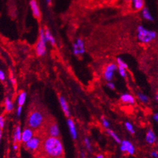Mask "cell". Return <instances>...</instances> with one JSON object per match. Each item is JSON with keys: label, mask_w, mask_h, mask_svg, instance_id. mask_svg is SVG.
<instances>
[{"label": "cell", "mask_w": 158, "mask_h": 158, "mask_svg": "<svg viewBox=\"0 0 158 158\" xmlns=\"http://www.w3.org/2000/svg\"><path fill=\"white\" fill-rule=\"evenodd\" d=\"M45 30V38H46L47 42H48L52 46H54L56 45V39L54 38L53 35L51 33L50 30L46 27V28L44 29Z\"/></svg>", "instance_id": "cell-17"}, {"label": "cell", "mask_w": 158, "mask_h": 158, "mask_svg": "<svg viewBox=\"0 0 158 158\" xmlns=\"http://www.w3.org/2000/svg\"><path fill=\"white\" fill-rule=\"evenodd\" d=\"M124 1H125V2H130V0H124Z\"/></svg>", "instance_id": "cell-42"}, {"label": "cell", "mask_w": 158, "mask_h": 158, "mask_svg": "<svg viewBox=\"0 0 158 158\" xmlns=\"http://www.w3.org/2000/svg\"><path fill=\"white\" fill-rule=\"evenodd\" d=\"M120 150L123 152L128 153L129 155H134L135 148L134 144L129 140H123L120 143Z\"/></svg>", "instance_id": "cell-7"}, {"label": "cell", "mask_w": 158, "mask_h": 158, "mask_svg": "<svg viewBox=\"0 0 158 158\" xmlns=\"http://www.w3.org/2000/svg\"><path fill=\"white\" fill-rule=\"evenodd\" d=\"M25 144V147L30 151H36L41 145V139L38 137H33Z\"/></svg>", "instance_id": "cell-8"}, {"label": "cell", "mask_w": 158, "mask_h": 158, "mask_svg": "<svg viewBox=\"0 0 158 158\" xmlns=\"http://www.w3.org/2000/svg\"><path fill=\"white\" fill-rule=\"evenodd\" d=\"M125 128L126 129V130L128 131V132L131 134H135V129L133 125L130 123L129 121H126L125 123Z\"/></svg>", "instance_id": "cell-23"}, {"label": "cell", "mask_w": 158, "mask_h": 158, "mask_svg": "<svg viewBox=\"0 0 158 158\" xmlns=\"http://www.w3.org/2000/svg\"><path fill=\"white\" fill-rule=\"evenodd\" d=\"M34 137V132L30 128H26L23 130L21 134V141L26 143Z\"/></svg>", "instance_id": "cell-9"}, {"label": "cell", "mask_w": 158, "mask_h": 158, "mask_svg": "<svg viewBox=\"0 0 158 158\" xmlns=\"http://www.w3.org/2000/svg\"><path fill=\"white\" fill-rule=\"evenodd\" d=\"M6 79V74L2 70H0V81H3Z\"/></svg>", "instance_id": "cell-30"}, {"label": "cell", "mask_w": 158, "mask_h": 158, "mask_svg": "<svg viewBox=\"0 0 158 158\" xmlns=\"http://www.w3.org/2000/svg\"><path fill=\"white\" fill-rule=\"evenodd\" d=\"M4 125H5V119L3 118V117L1 116H0V127L3 129Z\"/></svg>", "instance_id": "cell-33"}, {"label": "cell", "mask_w": 158, "mask_h": 158, "mask_svg": "<svg viewBox=\"0 0 158 158\" xmlns=\"http://www.w3.org/2000/svg\"><path fill=\"white\" fill-rule=\"evenodd\" d=\"M67 125L69 126L70 133L71 135V137L73 139H76L78 137V133H77V130L76 128L75 124L74 123L73 120L70 118L67 119Z\"/></svg>", "instance_id": "cell-15"}, {"label": "cell", "mask_w": 158, "mask_h": 158, "mask_svg": "<svg viewBox=\"0 0 158 158\" xmlns=\"http://www.w3.org/2000/svg\"><path fill=\"white\" fill-rule=\"evenodd\" d=\"M107 133L110 135V136L114 140V141L117 143H121V139L119 138V137L118 136V135H117V134L114 132V131H113L111 129H107Z\"/></svg>", "instance_id": "cell-20"}, {"label": "cell", "mask_w": 158, "mask_h": 158, "mask_svg": "<svg viewBox=\"0 0 158 158\" xmlns=\"http://www.w3.org/2000/svg\"><path fill=\"white\" fill-rule=\"evenodd\" d=\"M155 99H156V101H158V93H157L155 95Z\"/></svg>", "instance_id": "cell-40"}, {"label": "cell", "mask_w": 158, "mask_h": 158, "mask_svg": "<svg viewBox=\"0 0 158 158\" xmlns=\"http://www.w3.org/2000/svg\"><path fill=\"white\" fill-rule=\"evenodd\" d=\"M29 4L31 11L33 12L34 17L36 18H39L41 17V11L37 1L36 0H30Z\"/></svg>", "instance_id": "cell-10"}, {"label": "cell", "mask_w": 158, "mask_h": 158, "mask_svg": "<svg viewBox=\"0 0 158 158\" xmlns=\"http://www.w3.org/2000/svg\"><path fill=\"white\" fill-rule=\"evenodd\" d=\"M14 158H16V157H14Z\"/></svg>", "instance_id": "cell-44"}, {"label": "cell", "mask_w": 158, "mask_h": 158, "mask_svg": "<svg viewBox=\"0 0 158 158\" xmlns=\"http://www.w3.org/2000/svg\"><path fill=\"white\" fill-rule=\"evenodd\" d=\"M131 7L135 11H142L144 7V0H130Z\"/></svg>", "instance_id": "cell-16"}, {"label": "cell", "mask_w": 158, "mask_h": 158, "mask_svg": "<svg viewBox=\"0 0 158 158\" xmlns=\"http://www.w3.org/2000/svg\"><path fill=\"white\" fill-rule=\"evenodd\" d=\"M117 64L114 63H110L108 65H106L105 67V69L103 71V77L107 82L108 81H112L113 78L114 76L115 72L117 70Z\"/></svg>", "instance_id": "cell-5"}, {"label": "cell", "mask_w": 158, "mask_h": 158, "mask_svg": "<svg viewBox=\"0 0 158 158\" xmlns=\"http://www.w3.org/2000/svg\"><path fill=\"white\" fill-rule=\"evenodd\" d=\"M47 158H54V157H47Z\"/></svg>", "instance_id": "cell-43"}, {"label": "cell", "mask_w": 158, "mask_h": 158, "mask_svg": "<svg viewBox=\"0 0 158 158\" xmlns=\"http://www.w3.org/2000/svg\"><path fill=\"white\" fill-rule=\"evenodd\" d=\"M120 100L123 103L133 105L135 102V99L132 94L129 93H123L121 95Z\"/></svg>", "instance_id": "cell-12"}, {"label": "cell", "mask_w": 158, "mask_h": 158, "mask_svg": "<svg viewBox=\"0 0 158 158\" xmlns=\"http://www.w3.org/2000/svg\"><path fill=\"white\" fill-rule=\"evenodd\" d=\"M45 2H46L47 5L48 6H51L52 5V0H45Z\"/></svg>", "instance_id": "cell-35"}, {"label": "cell", "mask_w": 158, "mask_h": 158, "mask_svg": "<svg viewBox=\"0 0 158 158\" xmlns=\"http://www.w3.org/2000/svg\"><path fill=\"white\" fill-rule=\"evenodd\" d=\"M96 158H104V157L102 154H99L96 156Z\"/></svg>", "instance_id": "cell-39"}, {"label": "cell", "mask_w": 158, "mask_h": 158, "mask_svg": "<svg viewBox=\"0 0 158 158\" xmlns=\"http://www.w3.org/2000/svg\"><path fill=\"white\" fill-rule=\"evenodd\" d=\"M21 134H22V132H21L20 126H17L16 129V131H15V133H14V135L16 136L17 142L21 141Z\"/></svg>", "instance_id": "cell-25"}, {"label": "cell", "mask_w": 158, "mask_h": 158, "mask_svg": "<svg viewBox=\"0 0 158 158\" xmlns=\"http://www.w3.org/2000/svg\"><path fill=\"white\" fill-rule=\"evenodd\" d=\"M138 98L139 99V100L143 103H147L149 101V98L147 96V95L144 94L143 93L139 92L138 93Z\"/></svg>", "instance_id": "cell-24"}, {"label": "cell", "mask_w": 158, "mask_h": 158, "mask_svg": "<svg viewBox=\"0 0 158 158\" xmlns=\"http://www.w3.org/2000/svg\"><path fill=\"white\" fill-rule=\"evenodd\" d=\"M73 53L74 55L79 56L85 52V43L83 40L81 38H78L73 43Z\"/></svg>", "instance_id": "cell-6"}, {"label": "cell", "mask_w": 158, "mask_h": 158, "mask_svg": "<svg viewBox=\"0 0 158 158\" xmlns=\"http://www.w3.org/2000/svg\"><path fill=\"white\" fill-rule=\"evenodd\" d=\"M44 122V116L39 111H34L30 113L27 123L32 129H37L42 126Z\"/></svg>", "instance_id": "cell-3"}, {"label": "cell", "mask_w": 158, "mask_h": 158, "mask_svg": "<svg viewBox=\"0 0 158 158\" xmlns=\"http://www.w3.org/2000/svg\"><path fill=\"white\" fill-rule=\"evenodd\" d=\"M1 138H2V128L0 127V140H1Z\"/></svg>", "instance_id": "cell-41"}, {"label": "cell", "mask_w": 158, "mask_h": 158, "mask_svg": "<svg viewBox=\"0 0 158 158\" xmlns=\"http://www.w3.org/2000/svg\"><path fill=\"white\" fill-rule=\"evenodd\" d=\"M107 87L111 90H114L116 88L114 83L112 82V81H108V82L107 83Z\"/></svg>", "instance_id": "cell-29"}, {"label": "cell", "mask_w": 158, "mask_h": 158, "mask_svg": "<svg viewBox=\"0 0 158 158\" xmlns=\"http://www.w3.org/2000/svg\"><path fill=\"white\" fill-rule=\"evenodd\" d=\"M81 158H85V153L84 152H81Z\"/></svg>", "instance_id": "cell-38"}, {"label": "cell", "mask_w": 158, "mask_h": 158, "mask_svg": "<svg viewBox=\"0 0 158 158\" xmlns=\"http://www.w3.org/2000/svg\"><path fill=\"white\" fill-rule=\"evenodd\" d=\"M47 40L45 36V30L40 28L39 38L36 46V53L39 57L44 56L47 53Z\"/></svg>", "instance_id": "cell-4"}, {"label": "cell", "mask_w": 158, "mask_h": 158, "mask_svg": "<svg viewBox=\"0 0 158 158\" xmlns=\"http://www.w3.org/2000/svg\"><path fill=\"white\" fill-rule=\"evenodd\" d=\"M13 148H14V150H17V148H18V146H17V144H14Z\"/></svg>", "instance_id": "cell-37"}, {"label": "cell", "mask_w": 158, "mask_h": 158, "mask_svg": "<svg viewBox=\"0 0 158 158\" xmlns=\"http://www.w3.org/2000/svg\"><path fill=\"white\" fill-rule=\"evenodd\" d=\"M59 101H60V106L61 107V109L64 113V114L67 117H69L70 116V109L69 105L66 101L65 98L63 96H60L59 98Z\"/></svg>", "instance_id": "cell-11"}, {"label": "cell", "mask_w": 158, "mask_h": 158, "mask_svg": "<svg viewBox=\"0 0 158 158\" xmlns=\"http://www.w3.org/2000/svg\"><path fill=\"white\" fill-rule=\"evenodd\" d=\"M22 112V107L21 106H18L17 110H16V114L17 117H20Z\"/></svg>", "instance_id": "cell-31"}, {"label": "cell", "mask_w": 158, "mask_h": 158, "mask_svg": "<svg viewBox=\"0 0 158 158\" xmlns=\"http://www.w3.org/2000/svg\"><path fill=\"white\" fill-rule=\"evenodd\" d=\"M84 143H85V147H87V148L89 151H92V145H91V143H90V140L88 138H85L84 139Z\"/></svg>", "instance_id": "cell-27"}, {"label": "cell", "mask_w": 158, "mask_h": 158, "mask_svg": "<svg viewBox=\"0 0 158 158\" xmlns=\"http://www.w3.org/2000/svg\"><path fill=\"white\" fill-rule=\"evenodd\" d=\"M153 119L156 122H158V112L153 115Z\"/></svg>", "instance_id": "cell-34"}, {"label": "cell", "mask_w": 158, "mask_h": 158, "mask_svg": "<svg viewBox=\"0 0 158 158\" xmlns=\"http://www.w3.org/2000/svg\"><path fill=\"white\" fill-rule=\"evenodd\" d=\"M157 34L155 31L147 29L142 25L138 26L137 29V38L139 42L149 43L156 38Z\"/></svg>", "instance_id": "cell-2"}, {"label": "cell", "mask_w": 158, "mask_h": 158, "mask_svg": "<svg viewBox=\"0 0 158 158\" xmlns=\"http://www.w3.org/2000/svg\"><path fill=\"white\" fill-rule=\"evenodd\" d=\"M43 150L48 157L60 158L63 155L64 148L61 140L58 138L49 136L44 140Z\"/></svg>", "instance_id": "cell-1"}, {"label": "cell", "mask_w": 158, "mask_h": 158, "mask_svg": "<svg viewBox=\"0 0 158 158\" xmlns=\"http://www.w3.org/2000/svg\"><path fill=\"white\" fill-rule=\"evenodd\" d=\"M142 16L144 20L149 21H153V17L150 14V11L147 7H144L142 10Z\"/></svg>", "instance_id": "cell-18"}, {"label": "cell", "mask_w": 158, "mask_h": 158, "mask_svg": "<svg viewBox=\"0 0 158 158\" xmlns=\"http://www.w3.org/2000/svg\"><path fill=\"white\" fill-rule=\"evenodd\" d=\"M101 123H102V125L103 126L105 127V129H108V128L110 127V123L109 121H108L106 118H105L104 117H102L101 118Z\"/></svg>", "instance_id": "cell-28"}, {"label": "cell", "mask_w": 158, "mask_h": 158, "mask_svg": "<svg viewBox=\"0 0 158 158\" xmlns=\"http://www.w3.org/2000/svg\"><path fill=\"white\" fill-rule=\"evenodd\" d=\"M11 81L13 85H15V83H16V79H15L14 78H11Z\"/></svg>", "instance_id": "cell-36"}, {"label": "cell", "mask_w": 158, "mask_h": 158, "mask_svg": "<svg viewBox=\"0 0 158 158\" xmlns=\"http://www.w3.org/2000/svg\"><path fill=\"white\" fill-rule=\"evenodd\" d=\"M150 156L153 158H157L158 157V152L157 151L153 150L150 152Z\"/></svg>", "instance_id": "cell-32"}, {"label": "cell", "mask_w": 158, "mask_h": 158, "mask_svg": "<svg viewBox=\"0 0 158 158\" xmlns=\"http://www.w3.org/2000/svg\"><path fill=\"white\" fill-rule=\"evenodd\" d=\"M5 110L8 112H11L14 109V103H12V100L10 98H6L5 100Z\"/></svg>", "instance_id": "cell-19"}, {"label": "cell", "mask_w": 158, "mask_h": 158, "mask_svg": "<svg viewBox=\"0 0 158 158\" xmlns=\"http://www.w3.org/2000/svg\"><path fill=\"white\" fill-rule=\"evenodd\" d=\"M145 141L149 144H153L156 142V135L152 129H149L145 135Z\"/></svg>", "instance_id": "cell-14"}, {"label": "cell", "mask_w": 158, "mask_h": 158, "mask_svg": "<svg viewBox=\"0 0 158 158\" xmlns=\"http://www.w3.org/2000/svg\"><path fill=\"white\" fill-rule=\"evenodd\" d=\"M48 133L49 134V136L58 138L60 134V131L58 125L56 123H54L50 125L48 130Z\"/></svg>", "instance_id": "cell-13"}, {"label": "cell", "mask_w": 158, "mask_h": 158, "mask_svg": "<svg viewBox=\"0 0 158 158\" xmlns=\"http://www.w3.org/2000/svg\"><path fill=\"white\" fill-rule=\"evenodd\" d=\"M26 98V93L25 92H22L20 94L17 98V103L19 106H23L25 104Z\"/></svg>", "instance_id": "cell-21"}, {"label": "cell", "mask_w": 158, "mask_h": 158, "mask_svg": "<svg viewBox=\"0 0 158 158\" xmlns=\"http://www.w3.org/2000/svg\"><path fill=\"white\" fill-rule=\"evenodd\" d=\"M116 61H117V67L123 68V69H128V65L126 64V63L122 58L117 57Z\"/></svg>", "instance_id": "cell-22"}, {"label": "cell", "mask_w": 158, "mask_h": 158, "mask_svg": "<svg viewBox=\"0 0 158 158\" xmlns=\"http://www.w3.org/2000/svg\"><path fill=\"white\" fill-rule=\"evenodd\" d=\"M117 71H118V73L120 75L121 77L123 78H126V76H127V72H126V69H123V68H120L118 67L117 69Z\"/></svg>", "instance_id": "cell-26"}]
</instances>
